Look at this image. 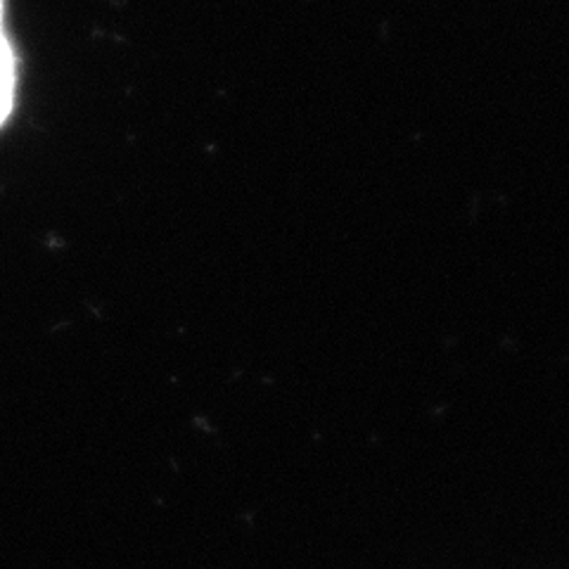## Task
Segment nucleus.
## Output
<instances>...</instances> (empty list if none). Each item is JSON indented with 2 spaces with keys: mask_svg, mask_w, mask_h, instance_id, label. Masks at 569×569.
<instances>
[{
  "mask_svg": "<svg viewBox=\"0 0 569 569\" xmlns=\"http://www.w3.org/2000/svg\"><path fill=\"white\" fill-rule=\"evenodd\" d=\"M14 81H17V69H14L12 48L6 41L3 31H0V123L8 119V114L12 110Z\"/></svg>",
  "mask_w": 569,
  "mask_h": 569,
  "instance_id": "obj_1",
  "label": "nucleus"
},
{
  "mask_svg": "<svg viewBox=\"0 0 569 569\" xmlns=\"http://www.w3.org/2000/svg\"><path fill=\"white\" fill-rule=\"evenodd\" d=\"M0 24H3V0H0ZM3 31V29H0Z\"/></svg>",
  "mask_w": 569,
  "mask_h": 569,
  "instance_id": "obj_2",
  "label": "nucleus"
}]
</instances>
